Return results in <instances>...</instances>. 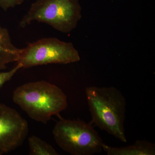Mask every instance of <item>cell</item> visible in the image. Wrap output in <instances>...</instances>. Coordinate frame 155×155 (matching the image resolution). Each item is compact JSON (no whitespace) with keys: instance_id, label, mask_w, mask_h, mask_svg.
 I'll list each match as a JSON object with an SVG mask.
<instances>
[{"instance_id":"cell-1","label":"cell","mask_w":155,"mask_h":155,"mask_svg":"<svg viewBox=\"0 0 155 155\" xmlns=\"http://www.w3.org/2000/svg\"><path fill=\"white\" fill-rule=\"evenodd\" d=\"M91 124L126 143L124 123L126 99L116 87L89 86L85 89Z\"/></svg>"},{"instance_id":"cell-2","label":"cell","mask_w":155,"mask_h":155,"mask_svg":"<svg viewBox=\"0 0 155 155\" xmlns=\"http://www.w3.org/2000/svg\"><path fill=\"white\" fill-rule=\"evenodd\" d=\"M13 100L31 119L44 124L47 123L52 116L61 118L60 113L68 105L64 92L45 81L18 87L14 92Z\"/></svg>"},{"instance_id":"cell-3","label":"cell","mask_w":155,"mask_h":155,"mask_svg":"<svg viewBox=\"0 0 155 155\" xmlns=\"http://www.w3.org/2000/svg\"><path fill=\"white\" fill-rule=\"evenodd\" d=\"M81 18L79 0H36L22 17L19 25L24 28L37 21L67 34L76 28Z\"/></svg>"},{"instance_id":"cell-4","label":"cell","mask_w":155,"mask_h":155,"mask_svg":"<svg viewBox=\"0 0 155 155\" xmlns=\"http://www.w3.org/2000/svg\"><path fill=\"white\" fill-rule=\"evenodd\" d=\"M53 134L59 147L72 155H92L103 151L102 139L91 123L60 118Z\"/></svg>"},{"instance_id":"cell-5","label":"cell","mask_w":155,"mask_h":155,"mask_svg":"<svg viewBox=\"0 0 155 155\" xmlns=\"http://www.w3.org/2000/svg\"><path fill=\"white\" fill-rule=\"evenodd\" d=\"M78 51L71 42L56 38H45L31 43L21 49L17 63L22 68L50 64H67L80 61Z\"/></svg>"},{"instance_id":"cell-6","label":"cell","mask_w":155,"mask_h":155,"mask_svg":"<svg viewBox=\"0 0 155 155\" xmlns=\"http://www.w3.org/2000/svg\"><path fill=\"white\" fill-rule=\"evenodd\" d=\"M28 131L27 121L16 110L0 104V155L20 147Z\"/></svg>"},{"instance_id":"cell-7","label":"cell","mask_w":155,"mask_h":155,"mask_svg":"<svg viewBox=\"0 0 155 155\" xmlns=\"http://www.w3.org/2000/svg\"><path fill=\"white\" fill-rule=\"evenodd\" d=\"M21 52L13 43L9 31L0 23V70L5 69L8 64L17 63Z\"/></svg>"},{"instance_id":"cell-8","label":"cell","mask_w":155,"mask_h":155,"mask_svg":"<svg viewBox=\"0 0 155 155\" xmlns=\"http://www.w3.org/2000/svg\"><path fill=\"white\" fill-rule=\"evenodd\" d=\"M103 150L108 155H155V145L145 140H137L131 145L113 147L103 144Z\"/></svg>"},{"instance_id":"cell-9","label":"cell","mask_w":155,"mask_h":155,"mask_svg":"<svg viewBox=\"0 0 155 155\" xmlns=\"http://www.w3.org/2000/svg\"><path fill=\"white\" fill-rule=\"evenodd\" d=\"M31 155H58L59 154L51 145L35 136L28 138Z\"/></svg>"},{"instance_id":"cell-10","label":"cell","mask_w":155,"mask_h":155,"mask_svg":"<svg viewBox=\"0 0 155 155\" xmlns=\"http://www.w3.org/2000/svg\"><path fill=\"white\" fill-rule=\"evenodd\" d=\"M22 68V66L17 63V65L11 70L7 72H0V88L4 84L11 80L19 69Z\"/></svg>"},{"instance_id":"cell-11","label":"cell","mask_w":155,"mask_h":155,"mask_svg":"<svg viewBox=\"0 0 155 155\" xmlns=\"http://www.w3.org/2000/svg\"><path fill=\"white\" fill-rule=\"evenodd\" d=\"M28 0H0V7L5 11L19 5Z\"/></svg>"}]
</instances>
